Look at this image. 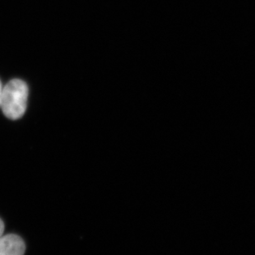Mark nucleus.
I'll use <instances>...</instances> for the list:
<instances>
[{
  "label": "nucleus",
  "mask_w": 255,
  "mask_h": 255,
  "mask_svg": "<svg viewBox=\"0 0 255 255\" xmlns=\"http://www.w3.org/2000/svg\"><path fill=\"white\" fill-rule=\"evenodd\" d=\"M2 88H3V86H2V82H1V81H0V103H1V97H2Z\"/></svg>",
  "instance_id": "4"
},
{
  "label": "nucleus",
  "mask_w": 255,
  "mask_h": 255,
  "mask_svg": "<svg viewBox=\"0 0 255 255\" xmlns=\"http://www.w3.org/2000/svg\"><path fill=\"white\" fill-rule=\"evenodd\" d=\"M3 231H4V224H3V221L0 219V237L2 236Z\"/></svg>",
  "instance_id": "3"
},
{
  "label": "nucleus",
  "mask_w": 255,
  "mask_h": 255,
  "mask_svg": "<svg viewBox=\"0 0 255 255\" xmlns=\"http://www.w3.org/2000/svg\"><path fill=\"white\" fill-rule=\"evenodd\" d=\"M28 87L24 81L14 79L2 88L0 107L7 118L16 121L22 117L27 109Z\"/></svg>",
  "instance_id": "1"
},
{
  "label": "nucleus",
  "mask_w": 255,
  "mask_h": 255,
  "mask_svg": "<svg viewBox=\"0 0 255 255\" xmlns=\"http://www.w3.org/2000/svg\"><path fill=\"white\" fill-rule=\"evenodd\" d=\"M26 245L19 236L9 234L0 237V255H24Z\"/></svg>",
  "instance_id": "2"
}]
</instances>
